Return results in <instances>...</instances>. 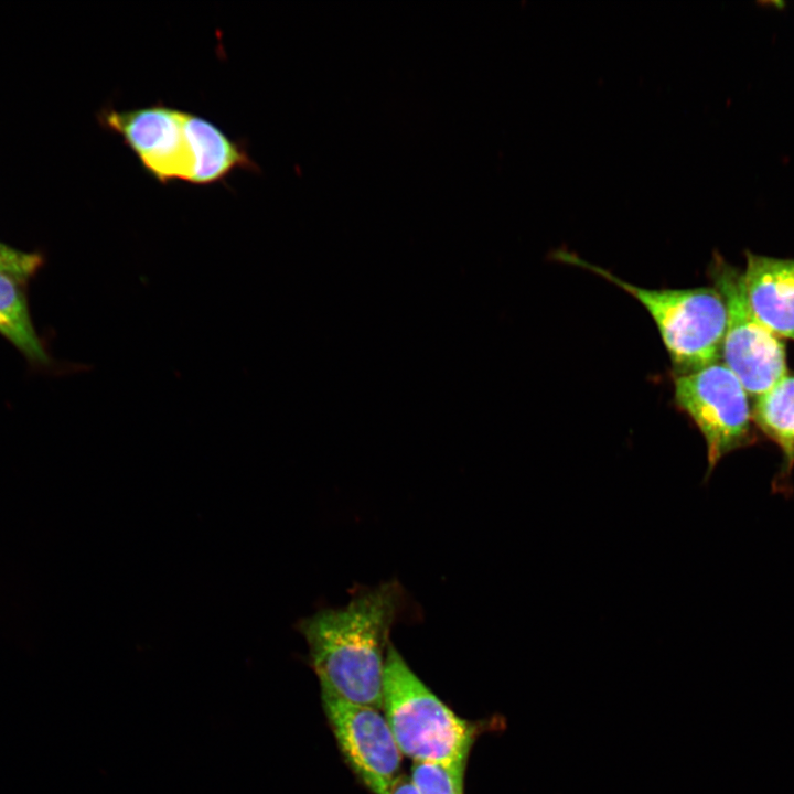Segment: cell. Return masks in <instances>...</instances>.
I'll use <instances>...</instances> for the list:
<instances>
[{
    "label": "cell",
    "mask_w": 794,
    "mask_h": 794,
    "mask_svg": "<svg viewBox=\"0 0 794 794\" xmlns=\"http://www.w3.org/2000/svg\"><path fill=\"white\" fill-rule=\"evenodd\" d=\"M385 794H420L410 779L398 775L388 786Z\"/></svg>",
    "instance_id": "5bb4252c"
},
{
    "label": "cell",
    "mask_w": 794,
    "mask_h": 794,
    "mask_svg": "<svg viewBox=\"0 0 794 794\" xmlns=\"http://www.w3.org/2000/svg\"><path fill=\"white\" fill-rule=\"evenodd\" d=\"M745 259L742 276L753 313L776 336L794 340V258L747 250Z\"/></svg>",
    "instance_id": "ba28073f"
},
{
    "label": "cell",
    "mask_w": 794,
    "mask_h": 794,
    "mask_svg": "<svg viewBox=\"0 0 794 794\" xmlns=\"http://www.w3.org/2000/svg\"><path fill=\"white\" fill-rule=\"evenodd\" d=\"M673 400L705 440V480L725 457L755 441L749 394L720 361L698 371L674 374Z\"/></svg>",
    "instance_id": "277c9868"
},
{
    "label": "cell",
    "mask_w": 794,
    "mask_h": 794,
    "mask_svg": "<svg viewBox=\"0 0 794 794\" xmlns=\"http://www.w3.org/2000/svg\"><path fill=\"white\" fill-rule=\"evenodd\" d=\"M0 333L28 357L46 362V354L33 329L26 301L17 285L0 273Z\"/></svg>",
    "instance_id": "8fae6325"
},
{
    "label": "cell",
    "mask_w": 794,
    "mask_h": 794,
    "mask_svg": "<svg viewBox=\"0 0 794 794\" xmlns=\"http://www.w3.org/2000/svg\"><path fill=\"white\" fill-rule=\"evenodd\" d=\"M404 600L400 583L390 580L361 588L344 607L319 610L294 624L305 639L321 689L383 708L389 634Z\"/></svg>",
    "instance_id": "6da1fadb"
},
{
    "label": "cell",
    "mask_w": 794,
    "mask_h": 794,
    "mask_svg": "<svg viewBox=\"0 0 794 794\" xmlns=\"http://www.w3.org/2000/svg\"><path fill=\"white\" fill-rule=\"evenodd\" d=\"M321 697L345 760L373 794H385L398 776L403 757L385 716L324 689Z\"/></svg>",
    "instance_id": "52a82bcc"
},
{
    "label": "cell",
    "mask_w": 794,
    "mask_h": 794,
    "mask_svg": "<svg viewBox=\"0 0 794 794\" xmlns=\"http://www.w3.org/2000/svg\"><path fill=\"white\" fill-rule=\"evenodd\" d=\"M754 426L782 453L777 486H784L794 468V374H786L771 389L755 398Z\"/></svg>",
    "instance_id": "30bf717a"
},
{
    "label": "cell",
    "mask_w": 794,
    "mask_h": 794,
    "mask_svg": "<svg viewBox=\"0 0 794 794\" xmlns=\"http://www.w3.org/2000/svg\"><path fill=\"white\" fill-rule=\"evenodd\" d=\"M551 257L589 270L636 299L654 321L674 374L698 371L720 361L727 311L713 286L650 289L633 285L564 248L556 249Z\"/></svg>",
    "instance_id": "7a4b0ae2"
},
{
    "label": "cell",
    "mask_w": 794,
    "mask_h": 794,
    "mask_svg": "<svg viewBox=\"0 0 794 794\" xmlns=\"http://www.w3.org/2000/svg\"><path fill=\"white\" fill-rule=\"evenodd\" d=\"M185 110L161 101L132 109L107 107L104 128L118 136L141 168L160 184L189 183L191 153L184 129Z\"/></svg>",
    "instance_id": "8992f818"
},
{
    "label": "cell",
    "mask_w": 794,
    "mask_h": 794,
    "mask_svg": "<svg viewBox=\"0 0 794 794\" xmlns=\"http://www.w3.org/2000/svg\"><path fill=\"white\" fill-rule=\"evenodd\" d=\"M464 774L442 765L414 762L410 781L420 794H463Z\"/></svg>",
    "instance_id": "7c38bea8"
},
{
    "label": "cell",
    "mask_w": 794,
    "mask_h": 794,
    "mask_svg": "<svg viewBox=\"0 0 794 794\" xmlns=\"http://www.w3.org/2000/svg\"><path fill=\"white\" fill-rule=\"evenodd\" d=\"M383 708L403 755L465 773L474 726L441 701L393 645L384 668Z\"/></svg>",
    "instance_id": "3957f363"
},
{
    "label": "cell",
    "mask_w": 794,
    "mask_h": 794,
    "mask_svg": "<svg viewBox=\"0 0 794 794\" xmlns=\"http://www.w3.org/2000/svg\"><path fill=\"white\" fill-rule=\"evenodd\" d=\"M42 259L34 254H26L0 244V273L15 279H25L33 275Z\"/></svg>",
    "instance_id": "4fadbf2b"
},
{
    "label": "cell",
    "mask_w": 794,
    "mask_h": 794,
    "mask_svg": "<svg viewBox=\"0 0 794 794\" xmlns=\"http://www.w3.org/2000/svg\"><path fill=\"white\" fill-rule=\"evenodd\" d=\"M708 276L727 311L722 363L739 378L747 393L757 398L788 373L785 345L753 313L742 272L737 267L716 254L708 266Z\"/></svg>",
    "instance_id": "5b68a950"
},
{
    "label": "cell",
    "mask_w": 794,
    "mask_h": 794,
    "mask_svg": "<svg viewBox=\"0 0 794 794\" xmlns=\"http://www.w3.org/2000/svg\"><path fill=\"white\" fill-rule=\"evenodd\" d=\"M184 129L192 161L190 184L207 186L239 170L259 171L246 141L232 139L205 117L185 110Z\"/></svg>",
    "instance_id": "9c48e42d"
}]
</instances>
